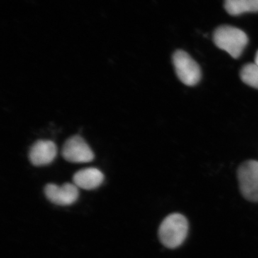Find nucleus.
<instances>
[{"label":"nucleus","mask_w":258,"mask_h":258,"mask_svg":"<svg viewBox=\"0 0 258 258\" xmlns=\"http://www.w3.org/2000/svg\"><path fill=\"white\" fill-rule=\"evenodd\" d=\"M188 230L189 225L184 215L179 213L171 214L159 226V240L167 248L175 249L184 242Z\"/></svg>","instance_id":"f257e3e1"},{"label":"nucleus","mask_w":258,"mask_h":258,"mask_svg":"<svg viewBox=\"0 0 258 258\" xmlns=\"http://www.w3.org/2000/svg\"><path fill=\"white\" fill-rule=\"evenodd\" d=\"M214 42L219 48L225 50L234 58H238L248 42L247 35L234 27H219L213 35Z\"/></svg>","instance_id":"f03ea898"},{"label":"nucleus","mask_w":258,"mask_h":258,"mask_svg":"<svg viewBox=\"0 0 258 258\" xmlns=\"http://www.w3.org/2000/svg\"><path fill=\"white\" fill-rule=\"evenodd\" d=\"M240 192L248 201L258 203V161H245L237 171Z\"/></svg>","instance_id":"7ed1b4c3"},{"label":"nucleus","mask_w":258,"mask_h":258,"mask_svg":"<svg viewBox=\"0 0 258 258\" xmlns=\"http://www.w3.org/2000/svg\"><path fill=\"white\" fill-rule=\"evenodd\" d=\"M173 63L180 81L186 86L198 84L201 79L200 66L185 51L177 50L173 55Z\"/></svg>","instance_id":"20e7f679"},{"label":"nucleus","mask_w":258,"mask_h":258,"mask_svg":"<svg viewBox=\"0 0 258 258\" xmlns=\"http://www.w3.org/2000/svg\"><path fill=\"white\" fill-rule=\"evenodd\" d=\"M62 155L66 161L72 163H88L94 159L92 149L79 135L73 136L64 142Z\"/></svg>","instance_id":"39448f33"},{"label":"nucleus","mask_w":258,"mask_h":258,"mask_svg":"<svg viewBox=\"0 0 258 258\" xmlns=\"http://www.w3.org/2000/svg\"><path fill=\"white\" fill-rule=\"evenodd\" d=\"M44 192L50 203L59 206L73 205L79 197V188L71 183H64L61 186L55 184H47Z\"/></svg>","instance_id":"423d86ee"},{"label":"nucleus","mask_w":258,"mask_h":258,"mask_svg":"<svg viewBox=\"0 0 258 258\" xmlns=\"http://www.w3.org/2000/svg\"><path fill=\"white\" fill-rule=\"evenodd\" d=\"M57 156V147L49 140H38L33 144L29 152V159L34 166L50 164Z\"/></svg>","instance_id":"0eeeda50"},{"label":"nucleus","mask_w":258,"mask_h":258,"mask_svg":"<svg viewBox=\"0 0 258 258\" xmlns=\"http://www.w3.org/2000/svg\"><path fill=\"white\" fill-rule=\"evenodd\" d=\"M73 180L78 188L91 190L101 186L104 181V175L96 168H86L77 171Z\"/></svg>","instance_id":"6e6552de"},{"label":"nucleus","mask_w":258,"mask_h":258,"mask_svg":"<svg viewBox=\"0 0 258 258\" xmlns=\"http://www.w3.org/2000/svg\"><path fill=\"white\" fill-rule=\"evenodd\" d=\"M226 11L231 15L258 12V0H225Z\"/></svg>","instance_id":"1a4fd4ad"},{"label":"nucleus","mask_w":258,"mask_h":258,"mask_svg":"<svg viewBox=\"0 0 258 258\" xmlns=\"http://www.w3.org/2000/svg\"><path fill=\"white\" fill-rule=\"evenodd\" d=\"M240 78L245 84L258 89V66L248 63L244 66L240 71Z\"/></svg>","instance_id":"9d476101"},{"label":"nucleus","mask_w":258,"mask_h":258,"mask_svg":"<svg viewBox=\"0 0 258 258\" xmlns=\"http://www.w3.org/2000/svg\"><path fill=\"white\" fill-rule=\"evenodd\" d=\"M254 60H255V63L258 66V51L257 53H256L255 59H254Z\"/></svg>","instance_id":"9b49d317"}]
</instances>
